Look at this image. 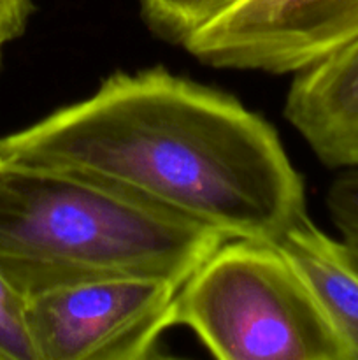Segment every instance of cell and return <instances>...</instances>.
<instances>
[{
	"label": "cell",
	"mask_w": 358,
	"mask_h": 360,
	"mask_svg": "<svg viewBox=\"0 0 358 360\" xmlns=\"http://www.w3.org/2000/svg\"><path fill=\"white\" fill-rule=\"evenodd\" d=\"M0 158L109 183L227 239L276 243L307 213L276 130L164 67L105 77L84 101L0 137Z\"/></svg>",
	"instance_id": "6da1fadb"
},
{
	"label": "cell",
	"mask_w": 358,
	"mask_h": 360,
	"mask_svg": "<svg viewBox=\"0 0 358 360\" xmlns=\"http://www.w3.org/2000/svg\"><path fill=\"white\" fill-rule=\"evenodd\" d=\"M225 239L109 183L0 158V276L23 299L116 278L183 285Z\"/></svg>",
	"instance_id": "7a4b0ae2"
},
{
	"label": "cell",
	"mask_w": 358,
	"mask_h": 360,
	"mask_svg": "<svg viewBox=\"0 0 358 360\" xmlns=\"http://www.w3.org/2000/svg\"><path fill=\"white\" fill-rule=\"evenodd\" d=\"M175 326L221 360H350L276 243L225 239L179 287Z\"/></svg>",
	"instance_id": "3957f363"
},
{
	"label": "cell",
	"mask_w": 358,
	"mask_h": 360,
	"mask_svg": "<svg viewBox=\"0 0 358 360\" xmlns=\"http://www.w3.org/2000/svg\"><path fill=\"white\" fill-rule=\"evenodd\" d=\"M179 287L154 278H116L25 299V322L35 359L157 357L161 334L175 326Z\"/></svg>",
	"instance_id": "277c9868"
},
{
	"label": "cell",
	"mask_w": 358,
	"mask_h": 360,
	"mask_svg": "<svg viewBox=\"0 0 358 360\" xmlns=\"http://www.w3.org/2000/svg\"><path fill=\"white\" fill-rule=\"evenodd\" d=\"M358 39V0H241L185 42L218 69L298 74Z\"/></svg>",
	"instance_id": "5b68a950"
},
{
	"label": "cell",
	"mask_w": 358,
	"mask_h": 360,
	"mask_svg": "<svg viewBox=\"0 0 358 360\" xmlns=\"http://www.w3.org/2000/svg\"><path fill=\"white\" fill-rule=\"evenodd\" d=\"M284 116L326 167H358V39L295 74Z\"/></svg>",
	"instance_id": "8992f818"
},
{
	"label": "cell",
	"mask_w": 358,
	"mask_h": 360,
	"mask_svg": "<svg viewBox=\"0 0 358 360\" xmlns=\"http://www.w3.org/2000/svg\"><path fill=\"white\" fill-rule=\"evenodd\" d=\"M276 245L309 285L350 360H358V264L344 243L326 236L304 213Z\"/></svg>",
	"instance_id": "52a82bcc"
},
{
	"label": "cell",
	"mask_w": 358,
	"mask_h": 360,
	"mask_svg": "<svg viewBox=\"0 0 358 360\" xmlns=\"http://www.w3.org/2000/svg\"><path fill=\"white\" fill-rule=\"evenodd\" d=\"M147 25L160 37L183 44L206 25L204 0H140Z\"/></svg>",
	"instance_id": "ba28073f"
},
{
	"label": "cell",
	"mask_w": 358,
	"mask_h": 360,
	"mask_svg": "<svg viewBox=\"0 0 358 360\" xmlns=\"http://www.w3.org/2000/svg\"><path fill=\"white\" fill-rule=\"evenodd\" d=\"M0 360H37L25 322V299L0 276Z\"/></svg>",
	"instance_id": "9c48e42d"
},
{
	"label": "cell",
	"mask_w": 358,
	"mask_h": 360,
	"mask_svg": "<svg viewBox=\"0 0 358 360\" xmlns=\"http://www.w3.org/2000/svg\"><path fill=\"white\" fill-rule=\"evenodd\" d=\"M326 207L351 255L358 260V167L347 169L326 192Z\"/></svg>",
	"instance_id": "30bf717a"
},
{
	"label": "cell",
	"mask_w": 358,
	"mask_h": 360,
	"mask_svg": "<svg viewBox=\"0 0 358 360\" xmlns=\"http://www.w3.org/2000/svg\"><path fill=\"white\" fill-rule=\"evenodd\" d=\"M32 13V0H0V65L6 48L23 34Z\"/></svg>",
	"instance_id": "8fae6325"
},
{
	"label": "cell",
	"mask_w": 358,
	"mask_h": 360,
	"mask_svg": "<svg viewBox=\"0 0 358 360\" xmlns=\"http://www.w3.org/2000/svg\"><path fill=\"white\" fill-rule=\"evenodd\" d=\"M241 0H204V16H206V25L209 21H213L214 18H218L220 14H223L225 11L230 9L232 6H235ZM204 25V27H206Z\"/></svg>",
	"instance_id": "7c38bea8"
}]
</instances>
